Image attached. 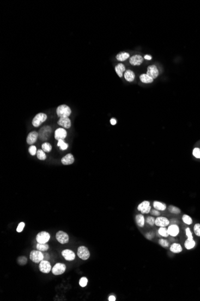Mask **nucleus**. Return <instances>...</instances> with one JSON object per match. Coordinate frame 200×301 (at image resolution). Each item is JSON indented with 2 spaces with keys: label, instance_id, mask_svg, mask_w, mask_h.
<instances>
[{
  "label": "nucleus",
  "instance_id": "obj_11",
  "mask_svg": "<svg viewBox=\"0 0 200 301\" xmlns=\"http://www.w3.org/2000/svg\"><path fill=\"white\" fill-rule=\"evenodd\" d=\"M67 135V132L64 128H58L54 132V138L59 141L60 139H64Z\"/></svg>",
  "mask_w": 200,
  "mask_h": 301
},
{
  "label": "nucleus",
  "instance_id": "obj_15",
  "mask_svg": "<svg viewBox=\"0 0 200 301\" xmlns=\"http://www.w3.org/2000/svg\"><path fill=\"white\" fill-rule=\"evenodd\" d=\"M58 124L64 129H69L71 126V121L69 117H60Z\"/></svg>",
  "mask_w": 200,
  "mask_h": 301
},
{
  "label": "nucleus",
  "instance_id": "obj_17",
  "mask_svg": "<svg viewBox=\"0 0 200 301\" xmlns=\"http://www.w3.org/2000/svg\"><path fill=\"white\" fill-rule=\"evenodd\" d=\"M62 255L64 259L67 261H72L75 259V254L70 249H65L62 251Z\"/></svg>",
  "mask_w": 200,
  "mask_h": 301
},
{
  "label": "nucleus",
  "instance_id": "obj_27",
  "mask_svg": "<svg viewBox=\"0 0 200 301\" xmlns=\"http://www.w3.org/2000/svg\"><path fill=\"white\" fill-rule=\"evenodd\" d=\"M129 57H130V54L127 53V52H125L119 53L118 54H117L116 57V59L120 61H125Z\"/></svg>",
  "mask_w": 200,
  "mask_h": 301
},
{
  "label": "nucleus",
  "instance_id": "obj_16",
  "mask_svg": "<svg viewBox=\"0 0 200 301\" xmlns=\"http://www.w3.org/2000/svg\"><path fill=\"white\" fill-rule=\"evenodd\" d=\"M143 61V58L140 55H135L130 58V63L132 66H140Z\"/></svg>",
  "mask_w": 200,
  "mask_h": 301
},
{
  "label": "nucleus",
  "instance_id": "obj_25",
  "mask_svg": "<svg viewBox=\"0 0 200 301\" xmlns=\"http://www.w3.org/2000/svg\"><path fill=\"white\" fill-rule=\"evenodd\" d=\"M145 221L146 220H145L143 214H138L136 215V223L140 227H143L144 226Z\"/></svg>",
  "mask_w": 200,
  "mask_h": 301
},
{
  "label": "nucleus",
  "instance_id": "obj_3",
  "mask_svg": "<svg viewBox=\"0 0 200 301\" xmlns=\"http://www.w3.org/2000/svg\"><path fill=\"white\" fill-rule=\"evenodd\" d=\"M47 119V115L45 113H40L36 115L32 120V125L34 127H39Z\"/></svg>",
  "mask_w": 200,
  "mask_h": 301
},
{
  "label": "nucleus",
  "instance_id": "obj_28",
  "mask_svg": "<svg viewBox=\"0 0 200 301\" xmlns=\"http://www.w3.org/2000/svg\"><path fill=\"white\" fill-rule=\"evenodd\" d=\"M36 248H37V250L40 251L41 252H44V251H47L48 249H49V245H48L47 243H38L37 244V246H36Z\"/></svg>",
  "mask_w": 200,
  "mask_h": 301
},
{
  "label": "nucleus",
  "instance_id": "obj_43",
  "mask_svg": "<svg viewBox=\"0 0 200 301\" xmlns=\"http://www.w3.org/2000/svg\"><path fill=\"white\" fill-rule=\"evenodd\" d=\"M60 147V149L62 150H66L67 149V148L68 147V144L67 143H66L65 142H64L61 145H60V146L59 147Z\"/></svg>",
  "mask_w": 200,
  "mask_h": 301
},
{
  "label": "nucleus",
  "instance_id": "obj_10",
  "mask_svg": "<svg viewBox=\"0 0 200 301\" xmlns=\"http://www.w3.org/2000/svg\"><path fill=\"white\" fill-rule=\"evenodd\" d=\"M56 240L61 244H65L68 243L69 241V237L67 235V233H66L62 231H59L56 233Z\"/></svg>",
  "mask_w": 200,
  "mask_h": 301
},
{
  "label": "nucleus",
  "instance_id": "obj_41",
  "mask_svg": "<svg viewBox=\"0 0 200 301\" xmlns=\"http://www.w3.org/2000/svg\"><path fill=\"white\" fill-rule=\"evenodd\" d=\"M24 227H25V223L22 222L19 225H18L17 227V229H16V231L18 232V233H21L23 231V229H24Z\"/></svg>",
  "mask_w": 200,
  "mask_h": 301
},
{
  "label": "nucleus",
  "instance_id": "obj_24",
  "mask_svg": "<svg viewBox=\"0 0 200 301\" xmlns=\"http://www.w3.org/2000/svg\"><path fill=\"white\" fill-rule=\"evenodd\" d=\"M195 246V241L193 238H187L185 242V247L187 249H191Z\"/></svg>",
  "mask_w": 200,
  "mask_h": 301
},
{
  "label": "nucleus",
  "instance_id": "obj_34",
  "mask_svg": "<svg viewBox=\"0 0 200 301\" xmlns=\"http://www.w3.org/2000/svg\"><path fill=\"white\" fill-rule=\"evenodd\" d=\"M17 263L20 265H25L27 263V259L25 256H21L17 259Z\"/></svg>",
  "mask_w": 200,
  "mask_h": 301
},
{
  "label": "nucleus",
  "instance_id": "obj_13",
  "mask_svg": "<svg viewBox=\"0 0 200 301\" xmlns=\"http://www.w3.org/2000/svg\"><path fill=\"white\" fill-rule=\"evenodd\" d=\"M39 137V132L37 131H32L30 132L27 138V143L29 145H33L37 140Z\"/></svg>",
  "mask_w": 200,
  "mask_h": 301
},
{
  "label": "nucleus",
  "instance_id": "obj_39",
  "mask_svg": "<svg viewBox=\"0 0 200 301\" xmlns=\"http://www.w3.org/2000/svg\"><path fill=\"white\" fill-rule=\"evenodd\" d=\"M88 279L86 277H82V278H80V281H79V285L82 287H86L87 286V284H88Z\"/></svg>",
  "mask_w": 200,
  "mask_h": 301
},
{
  "label": "nucleus",
  "instance_id": "obj_35",
  "mask_svg": "<svg viewBox=\"0 0 200 301\" xmlns=\"http://www.w3.org/2000/svg\"><path fill=\"white\" fill-rule=\"evenodd\" d=\"M192 155L195 158L200 159V148L195 147L192 151Z\"/></svg>",
  "mask_w": 200,
  "mask_h": 301
},
{
  "label": "nucleus",
  "instance_id": "obj_18",
  "mask_svg": "<svg viewBox=\"0 0 200 301\" xmlns=\"http://www.w3.org/2000/svg\"><path fill=\"white\" fill-rule=\"evenodd\" d=\"M167 230L169 236H171L172 237H175L177 236L179 233V227L176 224H172L168 227Z\"/></svg>",
  "mask_w": 200,
  "mask_h": 301
},
{
  "label": "nucleus",
  "instance_id": "obj_19",
  "mask_svg": "<svg viewBox=\"0 0 200 301\" xmlns=\"http://www.w3.org/2000/svg\"><path fill=\"white\" fill-rule=\"evenodd\" d=\"M74 162V158L73 155L71 153L66 155L65 156H64L61 159V162L63 165H71L73 164Z\"/></svg>",
  "mask_w": 200,
  "mask_h": 301
},
{
  "label": "nucleus",
  "instance_id": "obj_40",
  "mask_svg": "<svg viewBox=\"0 0 200 301\" xmlns=\"http://www.w3.org/2000/svg\"><path fill=\"white\" fill-rule=\"evenodd\" d=\"M159 243L161 246H162V247H164V248L168 247L169 246V242L167 240H165V239H159Z\"/></svg>",
  "mask_w": 200,
  "mask_h": 301
},
{
  "label": "nucleus",
  "instance_id": "obj_32",
  "mask_svg": "<svg viewBox=\"0 0 200 301\" xmlns=\"http://www.w3.org/2000/svg\"><path fill=\"white\" fill-rule=\"evenodd\" d=\"M168 210L169 212L173 214H179L181 212L179 208L174 206H169L168 207Z\"/></svg>",
  "mask_w": 200,
  "mask_h": 301
},
{
  "label": "nucleus",
  "instance_id": "obj_30",
  "mask_svg": "<svg viewBox=\"0 0 200 301\" xmlns=\"http://www.w3.org/2000/svg\"><path fill=\"white\" fill-rule=\"evenodd\" d=\"M158 233L160 236L164 237H168L169 235L166 227H160L158 230Z\"/></svg>",
  "mask_w": 200,
  "mask_h": 301
},
{
  "label": "nucleus",
  "instance_id": "obj_42",
  "mask_svg": "<svg viewBox=\"0 0 200 301\" xmlns=\"http://www.w3.org/2000/svg\"><path fill=\"white\" fill-rule=\"evenodd\" d=\"M185 231H186V236L187 237V238H193L192 232H191V230H190V229L189 228V227H187V228L185 230Z\"/></svg>",
  "mask_w": 200,
  "mask_h": 301
},
{
  "label": "nucleus",
  "instance_id": "obj_7",
  "mask_svg": "<svg viewBox=\"0 0 200 301\" xmlns=\"http://www.w3.org/2000/svg\"><path fill=\"white\" fill-rule=\"evenodd\" d=\"M66 270V266L63 263H58L53 267L52 272L54 275H59L64 274Z\"/></svg>",
  "mask_w": 200,
  "mask_h": 301
},
{
  "label": "nucleus",
  "instance_id": "obj_2",
  "mask_svg": "<svg viewBox=\"0 0 200 301\" xmlns=\"http://www.w3.org/2000/svg\"><path fill=\"white\" fill-rule=\"evenodd\" d=\"M52 127L49 126H45L41 127L39 131V137L41 140L46 141L49 138L52 133Z\"/></svg>",
  "mask_w": 200,
  "mask_h": 301
},
{
  "label": "nucleus",
  "instance_id": "obj_12",
  "mask_svg": "<svg viewBox=\"0 0 200 301\" xmlns=\"http://www.w3.org/2000/svg\"><path fill=\"white\" fill-rule=\"evenodd\" d=\"M146 74L151 78L155 79L159 75V71L155 65H151L148 67Z\"/></svg>",
  "mask_w": 200,
  "mask_h": 301
},
{
  "label": "nucleus",
  "instance_id": "obj_5",
  "mask_svg": "<svg viewBox=\"0 0 200 301\" xmlns=\"http://www.w3.org/2000/svg\"><path fill=\"white\" fill-rule=\"evenodd\" d=\"M77 255L80 259L86 260L90 257V252L86 247L81 246L78 247L77 249Z\"/></svg>",
  "mask_w": 200,
  "mask_h": 301
},
{
  "label": "nucleus",
  "instance_id": "obj_21",
  "mask_svg": "<svg viewBox=\"0 0 200 301\" xmlns=\"http://www.w3.org/2000/svg\"><path fill=\"white\" fill-rule=\"evenodd\" d=\"M153 206L155 209L159 210V211H164L166 210V208H167L166 204L165 203H163V202H162L160 201H154L153 203Z\"/></svg>",
  "mask_w": 200,
  "mask_h": 301
},
{
  "label": "nucleus",
  "instance_id": "obj_8",
  "mask_svg": "<svg viewBox=\"0 0 200 301\" xmlns=\"http://www.w3.org/2000/svg\"><path fill=\"white\" fill-rule=\"evenodd\" d=\"M138 210L140 211L143 214H147L150 212L151 206L150 205V202L148 201H144L139 204L137 207Z\"/></svg>",
  "mask_w": 200,
  "mask_h": 301
},
{
  "label": "nucleus",
  "instance_id": "obj_9",
  "mask_svg": "<svg viewBox=\"0 0 200 301\" xmlns=\"http://www.w3.org/2000/svg\"><path fill=\"white\" fill-rule=\"evenodd\" d=\"M39 269L40 271L45 274H48L49 273L52 269V266L49 261L46 260H42L39 265Z\"/></svg>",
  "mask_w": 200,
  "mask_h": 301
},
{
  "label": "nucleus",
  "instance_id": "obj_33",
  "mask_svg": "<svg viewBox=\"0 0 200 301\" xmlns=\"http://www.w3.org/2000/svg\"><path fill=\"white\" fill-rule=\"evenodd\" d=\"M182 220L184 223H185L187 225H191L193 222L192 218L189 215H184L182 217Z\"/></svg>",
  "mask_w": 200,
  "mask_h": 301
},
{
  "label": "nucleus",
  "instance_id": "obj_38",
  "mask_svg": "<svg viewBox=\"0 0 200 301\" xmlns=\"http://www.w3.org/2000/svg\"><path fill=\"white\" fill-rule=\"evenodd\" d=\"M155 219H156L152 217H148L146 218V223L150 226H153L155 224Z\"/></svg>",
  "mask_w": 200,
  "mask_h": 301
},
{
  "label": "nucleus",
  "instance_id": "obj_36",
  "mask_svg": "<svg viewBox=\"0 0 200 301\" xmlns=\"http://www.w3.org/2000/svg\"><path fill=\"white\" fill-rule=\"evenodd\" d=\"M28 151H29V153L31 154L32 156H34L36 154H37V148H36V147L34 145H31V146L29 147V148L28 149Z\"/></svg>",
  "mask_w": 200,
  "mask_h": 301
},
{
  "label": "nucleus",
  "instance_id": "obj_4",
  "mask_svg": "<svg viewBox=\"0 0 200 301\" xmlns=\"http://www.w3.org/2000/svg\"><path fill=\"white\" fill-rule=\"evenodd\" d=\"M30 260L35 263H40L44 259V255L42 252L39 250H33L31 252L29 255Z\"/></svg>",
  "mask_w": 200,
  "mask_h": 301
},
{
  "label": "nucleus",
  "instance_id": "obj_47",
  "mask_svg": "<svg viewBox=\"0 0 200 301\" xmlns=\"http://www.w3.org/2000/svg\"><path fill=\"white\" fill-rule=\"evenodd\" d=\"M144 58L146 59V60H150L151 59V57L150 56V55H145V56H144Z\"/></svg>",
  "mask_w": 200,
  "mask_h": 301
},
{
  "label": "nucleus",
  "instance_id": "obj_22",
  "mask_svg": "<svg viewBox=\"0 0 200 301\" xmlns=\"http://www.w3.org/2000/svg\"><path fill=\"white\" fill-rule=\"evenodd\" d=\"M124 78L127 81L132 82L134 80L135 78V74L134 72H132L131 70H126L124 73Z\"/></svg>",
  "mask_w": 200,
  "mask_h": 301
},
{
  "label": "nucleus",
  "instance_id": "obj_6",
  "mask_svg": "<svg viewBox=\"0 0 200 301\" xmlns=\"http://www.w3.org/2000/svg\"><path fill=\"white\" fill-rule=\"evenodd\" d=\"M50 236L46 231H41L36 236V241L40 243H46L49 241Z\"/></svg>",
  "mask_w": 200,
  "mask_h": 301
},
{
  "label": "nucleus",
  "instance_id": "obj_20",
  "mask_svg": "<svg viewBox=\"0 0 200 301\" xmlns=\"http://www.w3.org/2000/svg\"><path fill=\"white\" fill-rule=\"evenodd\" d=\"M125 67L122 63H119L115 66V71L120 78L123 76V73L125 71Z\"/></svg>",
  "mask_w": 200,
  "mask_h": 301
},
{
  "label": "nucleus",
  "instance_id": "obj_44",
  "mask_svg": "<svg viewBox=\"0 0 200 301\" xmlns=\"http://www.w3.org/2000/svg\"><path fill=\"white\" fill-rule=\"evenodd\" d=\"M150 212H151V214L152 215H154V216H156L157 217V216H159L160 215L159 211L155 209H155L152 210H151Z\"/></svg>",
  "mask_w": 200,
  "mask_h": 301
},
{
  "label": "nucleus",
  "instance_id": "obj_26",
  "mask_svg": "<svg viewBox=\"0 0 200 301\" xmlns=\"http://www.w3.org/2000/svg\"><path fill=\"white\" fill-rule=\"evenodd\" d=\"M140 79L143 83H145V84L151 83L153 81V79L151 78L150 76H149L147 74L141 75L140 76Z\"/></svg>",
  "mask_w": 200,
  "mask_h": 301
},
{
  "label": "nucleus",
  "instance_id": "obj_46",
  "mask_svg": "<svg viewBox=\"0 0 200 301\" xmlns=\"http://www.w3.org/2000/svg\"><path fill=\"white\" fill-rule=\"evenodd\" d=\"M116 122H117V121H116V119H113V118L112 119L110 120V123H111V125H116Z\"/></svg>",
  "mask_w": 200,
  "mask_h": 301
},
{
  "label": "nucleus",
  "instance_id": "obj_45",
  "mask_svg": "<svg viewBox=\"0 0 200 301\" xmlns=\"http://www.w3.org/2000/svg\"><path fill=\"white\" fill-rule=\"evenodd\" d=\"M108 300L109 301H115L116 300V298H115V296L113 295H111L110 296H109Z\"/></svg>",
  "mask_w": 200,
  "mask_h": 301
},
{
  "label": "nucleus",
  "instance_id": "obj_23",
  "mask_svg": "<svg viewBox=\"0 0 200 301\" xmlns=\"http://www.w3.org/2000/svg\"><path fill=\"white\" fill-rule=\"evenodd\" d=\"M169 249H170L172 253L175 254H178L182 251V247H181L180 244L177 243H174L171 245Z\"/></svg>",
  "mask_w": 200,
  "mask_h": 301
},
{
  "label": "nucleus",
  "instance_id": "obj_37",
  "mask_svg": "<svg viewBox=\"0 0 200 301\" xmlns=\"http://www.w3.org/2000/svg\"><path fill=\"white\" fill-rule=\"evenodd\" d=\"M193 231H194V233L196 236L200 237V224L197 223L194 225V227H193Z\"/></svg>",
  "mask_w": 200,
  "mask_h": 301
},
{
  "label": "nucleus",
  "instance_id": "obj_29",
  "mask_svg": "<svg viewBox=\"0 0 200 301\" xmlns=\"http://www.w3.org/2000/svg\"><path fill=\"white\" fill-rule=\"evenodd\" d=\"M41 149L45 152L48 153V152H50L52 150V147L50 143H47V142H45L43 144H42Z\"/></svg>",
  "mask_w": 200,
  "mask_h": 301
},
{
  "label": "nucleus",
  "instance_id": "obj_14",
  "mask_svg": "<svg viewBox=\"0 0 200 301\" xmlns=\"http://www.w3.org/2000/svg\"><path fill=\"white\" fill-rule=\"evenodd\" d=\"M169 224L168 218L163 217H157L155 219V225L159 227H166Z\"/></svg>",
  "mask_w": 200,
  "mask_h": 301
},
{
  "label": "nucleus",
  "instance_id": "obj_31",
  "mask_svg": "<svg viewBox=\"0 0 200 301\" xmlns=\"http://www.w3.org/2000/svg\"><path fill=\"white\" fill-rule=\"evenodd\" d=\"M36 155H37V158L39 159H40V160L44 161L46 159V155L45 154V152L42 149L41 150V149L38 150L37 152V154H36Z\"/></svg>",
  "mask_w": 200,
  "mask_h": 301
},
{
  "label": "nucleus",
  "instance_id": "obj_1",
  "mask_svg": "<svg viewBox=\"0 0 200 301\" xmlns=\"http://www.w3.org/2000/svg\"><path fill=\"white\" fill-rule=\"evenodd\" d=\"M56 112L59 117H68L71 114V109L68 105H60L56 108Z\"/></svg>",
  "mask_w": 200,
  "mask_h": 301
}]
</instances>
